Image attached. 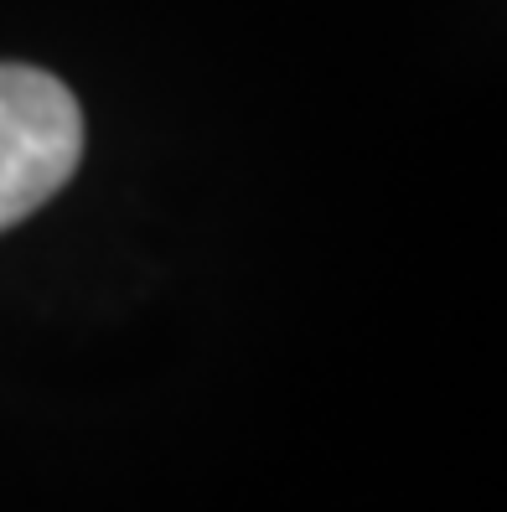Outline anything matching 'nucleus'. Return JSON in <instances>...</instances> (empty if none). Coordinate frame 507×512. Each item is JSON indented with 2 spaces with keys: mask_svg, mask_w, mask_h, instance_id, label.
Returning a JSON list of instances; mask_svg holds the SVG:
<instances>
[{
  "mask_svg": "<svg viewBox=\"0 0 507 512\" xmlns=\"http://www.w3.org/2000/svg\"><path fill=\"white\" fill-rule=\"evenodd\" d=\"M83 161V109L63 78L0 63V228H16L68 187Z\"/></svg>",
  "mask_w": 507,
  "mask_h": 512,
  "instance_id": "nucleus-1",
  "label": "nucleus"
}]
</instances>
